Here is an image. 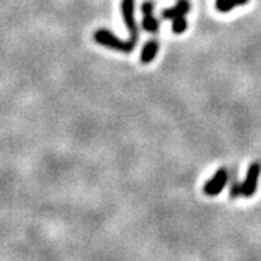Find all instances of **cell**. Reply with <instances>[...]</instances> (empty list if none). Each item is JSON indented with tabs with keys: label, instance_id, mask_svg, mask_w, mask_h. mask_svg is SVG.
Wrapping results in <instances>:
<instances>
[{
	"label": "cell",
	"instance_id": "6da1fadb",
	"mask_svg": "<svg viewBox=\"0 0 261 261\" xmlns=\"http://www.w3.org/2000/svg\"><path fill=\"white\" fill-rule=\"evenodd\" d=\"M93 39L97 44L104 45L107 48L114 49V51L123 52V54H130L136 47L130 40H121V39L117 38L116 35L112 34L108 30H104V28L97 30L93 35Z\"/></svg>",
	"mask_w": 261,
	"mask_h": 261
},
{
	"label": "cell",
	"instance_id": "7a4b0ae2",
	"mask_svg": "<svg viewBox=\"0 0 261 261\" xmlns=\"http://www.w3.org/2000/svg\"><path fill=\"white\" fill-rule=\"evenodd\" d=\"M120 10L125 27L129 32V40L136 45L139 40V30L135 20V0H121Z\"/></svg>",
	"mask_w": 261,
	"mask_h": 261
},
{
	"label": "cell",
	"instance_id": "3957f363",
	"mask_svg": "<svg viewBox=\"0 0 261 261\" xmlns=\"http://www.w3.org/2000/svg\"><path fill=\"white\" fill-rule=\"evenodd\" d=\"M228 177H229V173L225 168H220L219 171L212 176V179L208 182H205L203 191L206 196H217L223 192L224 187L228 182Z\"/></svg>",
	"mask_w": 261,
	"mask_h": 261
},
{
	"label": "cell",
	"instance_id": "277c9868",
	"mask_svg": "<svg viewBox=\"0 0 261 261\" xmlns=\"http://www.w3.org/2000/svg\"><path fill=\"white\" fill-rule=\"evenodd\" d=\"M260 175L261 164L260 163H252L247 171L244 182H243V196H245V197H252L256 193Z\"/></svg>",
	"mask_w": 261,
	"mask_h": 261
},
{
	"label": "cell",
	"instance_id": "5b68a950",
	"mask_svg": "<svg viewBox=\"0 0 261 261\" xmlns=\"http://www.w3.org/2000/svg\"><path fill=\"white\" fill-rule=\"evenodd\" d=\"M189 10H191V7H189V4L187 3L186 0H180L175 7L163 11L162 15L164 19H167V20H173V19H176V17L186 16V15L189 12Z\"/></svg>",
	"mask_w": 261,
	"mask_h": 261
},
{
	"label": "cell",
	"instance_id": "8992f818",
	"mask_svg": "<svg viewBox=\"0 0 261 261\" xmlns=\"http://www.w3.org/2000/svg\"><path fill=\"white\" fill-rule=\"evenodd\" d=\"M159 52V43L155 40L149 41L147 44L144 45V48L141 51L140 54V62L143 64H149L151 62L155 60V58L158 56Z\"/></svg>",
	"mask_w": 261,
	"mask_h": 261
},
{
	"label": "cell",
	"instance_id": "52a82bcc",
	"mask_svg": "<svg viewBox=\"0 0 261 261\" xmlns=\"http://www.w3.org/2000/svg\"><path fill=\"white\" fill-rule=\"evenodd\" d=\"M143 28L149 34H158L159 32V21L156 20L153 15H144L143 19Z\"/></svg>",
	"mask_w": 261,
	"mask_h": 261
},
{
	"label": "cell",
	"instance_id": "ba28073f",
	"mask_svg": "<svg viewBox=\"0 0 261 261\" xmlns=\"http://www.w3.org/2000/svg\"><path fill=\"white\" fill-rule=\"evenodd\" d=\"M187 27H188V23H187V19L184 16L173 19V23H172V31L175 32V34L180 35L182 34V32H186Z\"/></svg>",
	"mask_w": 261,
	"mask_h": 261
},
{
	"label": "cell",
	"instance_id": "9c48e42d",
	"mask_svg": "<svg viewBox=\"0 0 261 261\" xmlns=\"http://www.w3.org/2000/svg\"><path fill=\"white\" fill-rule=\"evenodd\" d=\"M236 7L234 0H216V10L220 12H229Z\"/></svg>",
	"mask_w": 261,
	"mask_h": 261
},
{
	"label": "cell",
	"instance_id": "30bf717a",
	"mask_svg": "<svg viewBox=\"0 0 261 261\" xmlns=\"http://www.w3.org/2000/svg\"><path fill=\"white\" fill-rule=\"evenodd\" d=\"M229 195L232 199H237L239 196L243 195V184H240L239 181H234L232 186H230Z\"/></svg>",
	"mask_w": 261,
	"mask_h": 261
},
{
	"label": "cell",
	"instance_id": "8fae6325",
	"mask_svg": "<svg viewBox=\"0 0 261 261\" xmlns=\"http://www.w3.org/2000/svg\"><path fill=\"white\" fill-rule=\"evenodd\" d=\"M153 10H155V6L151 2H145V3L141 4V12H143V15H153Z\"/></svg>",
	"mask_w": 261,
	"mask_h": 261
},
{
	"label": "cell",
	"instance_id": "7c38bea8",
	"mask_svg": "<svg viewBox=\"0 0 261 261\" xmlns=\"http://www.w3.org/2000/svg\"><path fill=\"white\" fill-rule=\"evenodd\" d=\"M249 0H234V3H236V6H244V4H247Z\"/></svg>",
	"mask_w": 261,
	"mask_h": 261
}]
</instances>
